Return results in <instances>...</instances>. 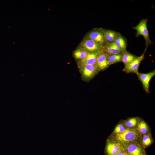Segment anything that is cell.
I'll return each mask as SVG.
<instances>
[{
    "instance_id": "cell-8",
    "label": "cell",
    "mask_w": 155,
    "mask_h": 155,
    "mask_svg": "<svg viewBox=\"0 0 155 155\" xmlns=\"http://www.w3.org/2000/svg\"><path fill=\"white\" fill-rule=\"evenodd\" d=\"M122 148L115 141L108 139L105 149L106 155H116Z\"/></svg>"
},
{
    "instance_id": "cell-10",
    "label": "cell",
    "mask_w": 155,
    "mask_h": 155,
    "mask_svg": "<svg viewBox=\"0 0 155 155\" xmlns=\"http://www.w3.org/2000/svg\"><path fill=\"white\" fill-rule=\"evenodd\" d=\"M108 54L102 51H100L98 56L96 66L99 71L104 70L110 65L107 59Z\"/></svg>"
},
{
    "instance_id": "cell-16",
    "label": "cell",
    "mask_w": 155,
    "mask_h": 155,
    "mask_svg": "<svg viewBox=\"0 0 155 155\" xmlns=\"http://www.w3.org/2000/svg\"><path fill=\"white\" fill-rule=\"evenodd\" d=\"M153 140L150 133L141 135L140 144L144 148L149 146L153 142Z\"/></svg>"
},
{
    "instance_id": "cell-5",
    "label": "cell",
    "mask_w": 155,
    "mask_h": 155,
    "mask_svg": "<svg viewBox=\"0 0 155 155\" xmlns=\"http://www.w3.org/2000/svg\"><path fill=\"white\" fill-rule=\"evenodd\" d=\"M79 67L82 77L86 80L92 79L99 71L96 65H85Z\"/></svg>"
},
{
    "instance_id": "cell-18",
    "label": "cell",
    "mask_w": 155,
    "mask_h": 155,
    "mask_svg": "<svg viewBox=\"0 0 155 155\" xmlns=\"http://www.w3.org/2000/svg\"><path fill=\"white\" fill-rule=\"evenodd\" d=\"M89 53L81 47L76 49L73 52V56L75 59L81 60L85 58Z\"/></svg>"
},
{
    "instance_id": "cell-21",
    "label": "cell",
    "mask_w": 155,
    "mask_h": 155,
    "mask_svg": "<svg viewBox=\"0 0 155 155\" xmlns=\"http://www.w3.org/2000/svg\"><path fill=\"white\" fill-rule=\"evenodd\" d=\"M127 128L124 123H119L115 127L112 135H115L121 133L124 131Z\"/></svg>"
},
{
    "instance_id": "cell-1",
    "label": "cell",
    "mask_w": 155,
    "mask_h": 155,
    "mask_svg": "<svg viewBox=\"0 0 155 155\" xmlns=\"http://www.w3.org/2000/svg\"><path fill=\"white\" fill-rule=\"evenodd\" d=\"M141 136V135L136 128H127L121 133L111 135L109 139L117 143L123 148L130 144L134 143H139V142L140 141Z\"/></svg>"
},
{
    "instance_id": "cell-4",
    "label": "cell",
    "mask_w": 155,
    "mask_h": 155,
    "mask_svg": "<svg viewBox=\"0 0 155 155\" xmlns=\"http://www.w3.org/2000/svg\"><path fill=\"white\" fill-rule=\"evenodd\" d=\"M86 38L92 40L102 46L107 42L104 37L103 29L102 28L93 29L88 34Z\"/></svg>"
},
{
    "instance_id": "cell-22",
    "label": "cell",
    "mask_w": 155,
    "mask_h": 155,
    "mask_svg": "<svg viewBox=\"0 0 155 155\" xmlns=\"http://www.w3.org/2000/svg\"><path fill=\"white\" fill-rule=\"evenodd\" d=\"M127 153L125 150L122 148L116 155H127Z\"/></svg>"
},
{
    "instance_id": "cell-7",
    "label": "cell",
    "mask_w": 155,
    "mask_h": 155,
    "mask_svg": "<svg viewBox=\"0 0 155 155\" xmlns=\"http://www.w3.org/2000/svg\"><path fill=\"white\" fill-rule=\"evenodd\" d=\"M123 149L127 154L131 155H146L144 148L139 143L130 144Z\"/></svg>"
},
{
    "instance_id": "cell-19",
    "label": "cell",
    "mask_w": 155,
    "mask_h": 155,
    "mask_svg": "<svg viewBox=\"0 0 155 155\" xmlns=\"http://www.w3.org/2000/svg\"><path fill=\"white\" fill-rule=\"evenodd\" d=\"M122 54H108L107 59L109 65L121 61Z\"/></svg>"
},
{
    "instance_id": "cell-3",
    "label": "cell",
    "mask_w": 155,
    "mask_h": 155,
    "mask_svg": "<svg viewBox=\"0 0 155 155\" xmlns=\"http://www.w3.org/2000/svg\"><path fill=\"white\" fill-rule=\"evenodd\" d=\"M147 19H143L136 26L133 27V28L136 31L137 34L138 35H141L144 37L146 46L152 43L150 38L147 27Z\"/></svg>"
},
{
    "instance_id": "cell-15",
    "label": "cell",
    "mask_w": 155,
    "mask_h": 155,
    "mask_svg": "<svg viewBox=\"0 0 155 155\" xmlns=\"http://www.w3.org/2000/svg\"><path fill=\"white\" fill-rule=\"evenodd\" d=\"M116 46L123 52L126 51L127 44L124 38L120 34L113 42Z\"/></svg>"
},
{
    "instance_id": "cell-13",
    "label": "cell",
    "mask_w": 155,
    "mask_h": 155,
    "mask_svg": "<svg viewBox=\"0 0 155 155\" xmlns=\"http://www.w3.org/2000/svg\"><path fill=\"white\" fill-rule=\"evenodd\" d=\"M136 128L141 135L150 133L148 126L142 119H138Z\"/></svg>"
},
{
    "instance_id": "cell-9",
    "label": "cell",
    "mask_w": 155,
    "mask_h": 155,
    "mask_svg": "<svg viewBox=\"0 0 155 155\" xmlns=\"http://www.w3.org/2000/svg\"><path fill=\"white\" fill-rule=\"evenodd\" d=\"M139 79L141 82L143 88L146 93L149 92V83L151 79L155 75V70L147 73H139L137 75Z\"/></svg>"
},
{
    "instance_id": "cell-11",
    "label": "cell",
    "mask_w": 155,
    "mask_h": 155,
    "mask_svg": "<svg viewBox=\"0 0 155 155\" xmlns=\"http://www.w3.org/2000/svg\"><path fill=\"white\" fill-rule=\"evenodd\" d=\"M100 51L96 52L89 53L88 55L85 58L80 60L78 62V67L85 65L96 66L97 58Z\"/></svg>"
},
{
    "instance_id": "cell-12",
    "label": "cell",
    "mask_w": 155,
    "mask_h": 155,
    "mask_svg": "<svg viewBox=\"0 0 155 155\" xmlns=\"http://www.w3.org/2000/svg\"><path fill=\"white\" fill-rule=\"evenodd\" d=\"M102 51L108 55L119 54L123 53L116 46L114 42H107L103 46Z\"/></svg>"
},
{
    "instance_id": "cell-17",
    "label": "cell",
    "mask_w": 155,
    "mask_h": 155,
    "mask_svg": "<svg viewBox=\"0 0 155 155\" xmlns=\"http://www.w3.org/2000/svg\"><path fill=\"white\" fill-rule=\"evenodd\" d=\"M122 54L121 61L124 63L125 66L133 61L137 57L127 51L123 53Z\"/></svg>"
},
{
    "instance_id": "cell-20",
    "label": "cell",
    "mask_w": 155,
    "mask_h": 155,
    "mask_svg": "<svg viewBox=\"0 0 155 155\" xmlns=\"http://www.w3.org/2000/svg\"><path fill=\"white\" fill-rule=\"evenodd\" d=\"M139 119L136 117H131L124 122L127 128H133L136 127Z\"/></svg>"
},
{
    "instance_id": "cell-6",
    "label": "cell",
    "mask_w": 155,
    "mask_h": 155,
    "mask_svg": "<svg viewBox=\"0 0 155 155\" xmlns=\"http://www.w3.org/2000/svg\"><path fill=\"white\" fill-rule=\"evenodd\" d=\"M146 48L143 54L139 57H137L136 59L128 65L125 66L123 70L127 73H134L137 75L139 73L138 69L140 65L144 58Z\"/></svg>"
},
{
    "instance_id": "cell-23",
    "label": "cell",
    "mask_w": 155,
    "mask_h": 155,
    "mask_svg": "<svg viewBox=\"0 0 155 155\" xmlns=\"http://www.w3.org/2000/svg\"><path fill=\"white\" fill-rule=\"evenodd\" d=\"M127 155H131L127 154Z\"/></svg>"
},
{
    "instance_id": "cell-2",
    "label": "cell",
    "mask_w": 155,
    "mask_h": 155,
    "mask_svg": "<svg viewBox=\"0 0 155 155\" xmlns=\"http://www.w3.org/2000/svg\"><path fill=\"white\" fill-rule=\"evenodd\" d=\"M103 46L87 38H84L80 44V47L88 53L96 52L102 50Z\"/></svg>"
},
{
    "instance_id": "cell-14",
    "label": "cell",
    "mask_w": 155,
    "mask_h": 155,
    "mask_svg": "<svg viewBox=\"0 0 155 155\" xmlns=\"http://www.w3.org/2000/svg\"><path fill=\"white\" fill-rule=\"evenodd\" d=\"M105 39L107 42H113L119 34L116 32L110 30L103 29Z\"/></svg>"
}]
</instances>
